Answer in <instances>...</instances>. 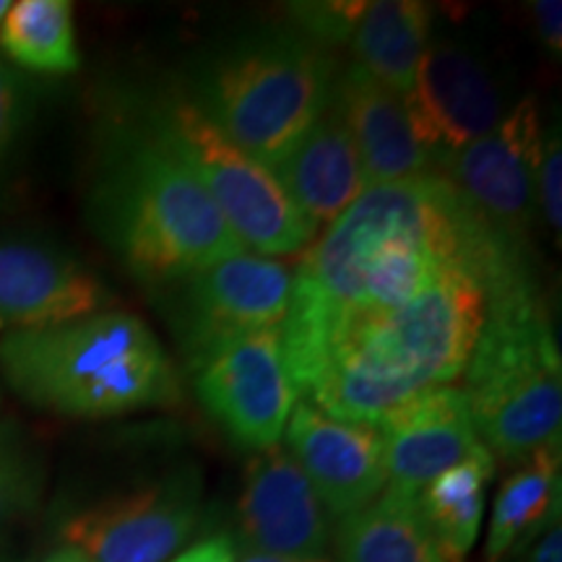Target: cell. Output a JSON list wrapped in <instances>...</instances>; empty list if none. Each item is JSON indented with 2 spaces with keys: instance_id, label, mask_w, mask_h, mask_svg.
Returning <instances> with one entry per match:
<instances>
[{
  "instance_id": "cell-1",
  "label": "cell",
  "mask_w": 562,
  "mask_h": 562,
  "mask_svg": "<svg viewBox=\"0 0 562 562\" xmlns=\"http://www.w3.org/2000/svg\"><path fill=\"white\" fill-rule=\"evenodd\" d=\"M529 258L490 229L442 175L368 186L305 250L292 277L281 347L300 391L334 323L351 313L393 311L469 266L487 286Z\"/></svg>"
},
{
  "instance_id": "cell-2",
  "label": "cell",
  "mask_w": 562,
  "mask_h": 562,
  "mask_svg": "<svg viewBox=\"0 0 562 562\" xmlns=\"http://www.w3.org/2000/svg\"><path fill=\"white\" fill-rule=\"evenodd\" d=\"M482 321L480 271L459 266L402 307L336 321L300 391L336 419L378 425L422 393L459 381Z\"/></svg>"
},
{
  "instance_id": "cell-3",
  "label": "cell",
  "mask_w": 562,
  "mask_h": 562,
  "mask_svg": "<svg viewBox=\"0 0 562 562\" xmlns=\"http://www.w3.org/2000/svg\"><path fill=\"white\" fill-rule=\"evenodd\" d=\"M89 220L144 284H175L245 250L206 188L146 117L104 133Z\"/></svg>"
},
{
  "instance_id": "cell-4",
  "label": "cell",
  "mask_w": 562,
  "mask_h": 562,
  "mask_svg": "<svg viewBox=\"0 0 562 562\" xmlns=\"http://www.w3.org/2000/svg\"><path fill=\"white\" fill-rule=\"evenodd\" d=\"M0 375L21 402L68 419H108L180 404L172 357L149 323L104 311L0 336Z\"/></svg>"
},
{
  "instance_id": "cell-5",
  "label": "cell",
  "mask_w": 562,
  "mask_h": 562,
  "mask_svg": "<svg viewBox=\"0 0 562 562\" xmlns=\"http://www.w3.org/2000/svg\"><path fill=\"white\" fill-rule=\"evenodd\" d=\"M463 372L474 430L492 459L516 467L560 446L562 362L531 263L484 290V321Z\"/></svg>"
},
{
  "instance_id": "cell-6",
  "label": "cell",
  "mask_w": 562,
  "mask_h": 562,
  "mask_svg": "<svg viewBox=\"0 0 562 562\" xmlns=\"http://www.w3.org/2000/svg\"><path fill=\"white\" fill-rule=\"evenodd\" d=\"M328 47L300 32L250 34L203 68L193 104L237 149L271 167L334 97Z\"/></svg>"
},
{
  "instance_id": "cell-7",
  "label": "cell",
  "mask_w": 562,
  "mask_h": 562,
  "mask_svg": "<svg viewBox=\"0 0 562 562\" xmlns=\"http://www.w3.org/2000/svg\"><path fill=\"white\" fill-rule=\"evenodd\" d=\"M146 121L206 188L245 250L273 258L315 243L318 227L294 206L269 167L224 138L188 97H170Z\"/></svg>"
},
{
  "instance_id": "cell-8",
  "label": "cell",
  "mask_w": 562,
  "mask_h": 562,
  "mask_svg": "<svg viewBox=\"0 0 562 562\" xmlns=\"http://www.w3.org/2000/svg\"><path fill=\"white\" fill-rule=\"evenodd\" d=\"M292 269L243 250L175 281L172 326L191 370H199L229 341L284 323L292 297Z\"/></svg>"
},
{
  "instance_id": "cell-9",
  "label": "cell",
  "mask_w": 562,
  "mask_h": 562,
  "mask_svg": "<svg viewBox=\"0 0 562 562\" xmlns=\"http://www.w3.org/2000/svg\"><path fill=\"white\" fill-rule=\"evenodd\" d=\"M539 149V110L533 97H526L487 136L463 149L435 151L432 159L435 172L451 182L490 229L518 248H529Z\"/></svg>"
},
{
  "instance_id": "cell-10",
  "label": "cell",
  "mask_w": 562,
  "mask_h": 562,
  "mask_svg": "<svg viewBox=\"0 0 562 562\" xmlns=\"http://www.w3.org/2000/svg\"><path fill=\"white\" fill-rule=\"evenodd\" d=\"M199 516L201 480L186 469L74 513L60 537L89 562H165L193 537Z\"/></svg>"
},
{
  "instance_id": "cell-11",
  "label": "cell",
  "mask_w": 562,
  "mask_h": 562,
  "mask_svg": "<svg viewBox=\"0 0 562 562\" xmlns=\"http://www.w3.org/2000/svg\"><path fill=\"white\" fill-rule=\"evenodd\" d=\"M195 375L199 402L237 446H279L300 391L286 370L281 326L252 331L209 357Z\"/></svg>"
},
{
  "instance_id": "cell-12",
  "label": "cell",
  "mask_w": 562,
  "mask_h": 562,
  "mask_svg": "<svg viewBox=\"0 0 562 562\" xmlns=\"http://www.w3.org/2000/svg\"><path fill=\"white\" fill-rule=\"evenodd\" d=\"M112 305L110 286L60 243L0 235V334L89 318Z\"/></svg>"
},
{
  "instance_id": "cell-13",
  "label": "cell",
  "mask_w": 562,
  "mask_h": 562,
  "mask_svg": "<svg viewBox=\"0 0 562 562\" xmlns=\"http://www.w3.org/2000/svg\"><path fill=\"white\" fill-rule=\"evenodd\" d=\"M284 435L286 451L331 518L341 521L383 495L389 472L375 425L336 419L305 398L294 404Z\"/></svg>"
},
{
  "instance_id": "cell-14",
  "label": "cell",
  "mask_w": 562,
  "mask_h": 562,
  "mask_svg": "<svg viewBox=\"0 0 562 562\" xmlns=\"http://www.w3.org/2000/svg\"><path fill=\"white\" fill-rule=\"evenodd\" d=\"M334 518L286 448H266L248 461L237 524L250 552L326 560Z\"/></svg>"
},
{
  "instance_id": "cell-15",
  "label": "cell",
  "mask_w": 562,
  "mask_h": 562,
  "mask_svg": "<svg viewBox=\"0 0 562 562\" xmlns=\"http://www.w3.org/2000/svg\"><path fill=\"white\" fill-rule=\"evenodd\" d=\"M404 102L432 154L474 144L505 115L503 94L487 66L453 42L427 45Z\"/></svg>"
},
{
  "instance_id": "cell-16",
  "label": "cell",
  "mask_w": 562,
  "mask_h": 562,
  "mask_svg": "<svg viewBox=\"0 0 562 562\" xmlns=\"http://www.w3.org/2000/svg\"><path fill=\"white\" fill-rule=\"evenodd\" d=\"M385 448V492L417 501L422 490L482 448L461 389L446 385L412 398L378 422Z\"/></svg>"
},
{
  "instance_id": "cell-17",
  "label": "cell",
  "mask_w": 562,
  "mask_h": 562,
  "mask_svg": "<svg viewBox=\"0 0 562 562\" xmlns=\"http://www.w3.org/2000/svg\"><path fill=\"white\" fill-rule=\"evenodd\" d=\"M331 102L351 133L368 186L435 172L432 149L414 128L404 97L372 79L357 63L336 76Z\"/></svg>"
},
{
  "instance_id": "cell-18",
  "label": "cell",
  "mask_w": 562,
  "mask_h": 562,
  "mask_svg": "<svg viewBox=\"0 0 562 562\" xmlns=\"http://www.w3.org/2000/svg\"><path fill=\"white\" fill-rule=\"evenodd\" d=\"M269 170L315 227L339 220L368 188L360 154L334 102Z\"/></svg>"
},
{
  "instance_id": "cell-19",
  "label": "cell",
  "mask_w": 562,
  "mask_h": 562,
  "mask_svg": "<svg viewBox=\"0 0 562 562\" xmlns=\"http://www.w3.org/2000/svg\"><path fill=\"white\" fill-rule=\"evenodd\" d=\"M430 5L419 0H375L364 3L351 32L355 63L375 81L406 97L430 40Z\"/></svg>"
},
{
  "instance_id": "cell-20",
  "label": "cell",
  "mask_w": 562,
  "mask_h": 562,
  "mask_svg": "<svg viewBox=\"0 0 562 562\" xmlns=\"http://www.w3.org/2000/svg\"><path fill=\"white\" fill-rule=\"evenodd\" d=\"M334 544L336 562H446L417 503L391 492L341 518Z\"/></svg>"
},
{
  "instance_id": "cell-21",
  "label": "cell",
  "mask_w": 562,
  "mask_h": 562,
  "mask_svg": "<svg viewBox=\"0 0 562 562\" xmlns=\"http://www.w3.org/2000/svg\"><path fill=\"white\" fill-rule=\"evenodd\" d=\"M492 474L495 459L482 446L472 459L435 476L414 501L446 562H467L472 554L482 529Z\"/></svg>"
},
{
  "instance_id": "cell-22",
  "label": "cell",
  "mask_w": 562,
  "mask_h": 562,
  "mask_svg": "<svg viewBox=\"0 0 562 562\" xmlns=\"http://www.w3.org/2000/svg\"><path fill=\"white\" fill-rule=\"evenodd\" d=\"M560 521V446L516 463L492 505L484 560L497 562L513 547Z\"/></svg>"
},
{
  "instance_id": "cell-23",
  "label": "cell",
  "mask_w": 562,
  "mask_h": 562,
  "mask_svg": "<svg viewBox=\"0 0 562 562\" xmlns=\"http://www.w3.org/2000/svg\"><path fill=\"white\" fill-rule=\"evenodd\" d=\"M0 50L34 74H74L81 66L74 5L68 0H19L0 21Z\"/></svg>"
},
{
  "instance_id": "cell-24",
  "label": "cell",
  "mask_w": 562,
  "mask_h": 562,
  "mask_svg": "<svg viewBox=\"0 0 562 562\" xmlns=\"http://www.w3.org/2000/svg\"><path fill=\"white\" fill-rule=\"evenodd\" d=\"M42 467L37 451L13 419H0V529L37 501Z\"/></svg>"
},
{
  "instance_id": "cell-25",
  "label": "cell",
  "mask_w": 562,
  "mask_h": 562,
  "mask_svg": "<svg viewBox=\"0 0 562 562\" xmlns=\"http://www.w3.org/2000/svg\"><path fill=\"white\" fill-rule=\"evenodd\" d=\"M362 9V0H357V3H349V0H336V3H294L292 16L297 19L300 34L328 47L349 42Z\"/></svg>"
},
{
  "instance_id": "cell-26",
  "label": "cell",
  "mask_w": 562,
  "mask_h": 562,
  "mask_svg": "<svg viewBox=\"0 0 562 562\" xmlns=\"http://www.w3.org/2000/svg\"><path fill=\"white\" fill-rule=\"evenodd\" d=\"M32 115V89L19 70L0 60V170L11 159Z\"/></svg>"
},
{
  "instance_id": "cell-27",
  "label": "cell",
  "mask_w": 562,
  "mask_h": 562,
  "mask_svg": "<svg viewBox=\"0 0 562 562\" xmlns=\"http://www.w3.org/2000/svg\"><path fill=\"white\" fill-rule=\"evenodd\" d=\"M537 203L542 206L547 227L560 243L562 229V140L560 131L542 133V149L537 165Z\"/></svg>"
},
{
  "instance_id": "cell-28",
  "label": "cell",
  "mask_w": 562,
  "mask_h": 562,
  "mask_svg": "<svg viewBox=\"0 0 562 562\" xmlns=\"http://www.w3.org/2000/svg\"><path fill=\"white\" fill-rule=\"evenodd\" d=\"M497 562H562V531L560 521H552L537 537L526 539Z\"/></svg>"
},
{
  "instance_id": "cell-29",
  "label": "cell",
  "mask_w": 562,
  "mask_h": 562,
  "mask_svg": "<svg viewBox=\"0 0 562 562\" xmlns=\"http://www.w3.org/2000/svg\"><path fill=\"white\" fill-rule=\"evenodd\" d=\"M533 26H537L539 40L552 55L562 50V3L560 0H533L531 3Z\"/></svg>"
},
{
  "instance_id": "cell-30",
  "label": "cell",
  "mask_w": 562,
  "mask_h": 562,
  "mask_svg": "<svg viewBox=\"0 0 562 562\" xmlns=\"http://www.w3.org/2000/svg\"><path fill=\"white\" fill-rule=\"evenodd\" d=\"M175 562H235V547L227 537H211L206 542L191 547Z\"/></svg>"
},
{
  "instance_id": "cell-31",
  "label": "cell",
  "mask_w": 562,
  "mask_h": 562,
  "mask_svg": "<svg viewBox=\"0 0 562 562\" xmlns=\"http://www.w3.org/2000/svg\"><path fill=\"white\" fill-rule=\"evenodd\" d=\"M240 562H328V560H297V558H279V554L248 552Z\"/></svg>"
},
{
  "instance_id": "cell-32",
  "label": "cell",
  "mask_w": 562,
  "mask_h": 562,
  "mask_svg": "<svg viewBox=\"0 0 562 562\" xmlns=\"http://www.w3.org/2000/svg\"><path fill=\"white\" fill-rule=\"evenodd\" d=\"M45 562H89L87 558H83L81 552H76V550H70V547H63V550H58V552H53L50 558H47Z\"/></svg>"
},
{
  "instance_id": "cell-33",
  "label": "cell",
  "mask_w": 562,
  "mask_h": 562,
  "mask_svg": "<svg viewBox=\"0 0 562 562\" xmlns=\"http://www.w3.org/2000/svg\"><path fill=\"white\" fill-rule=\"evenodd\" d=\"M9 9H11V3H9V0H0V21L5 19V13H9Z\"/></svg>"
}]
</instances>
